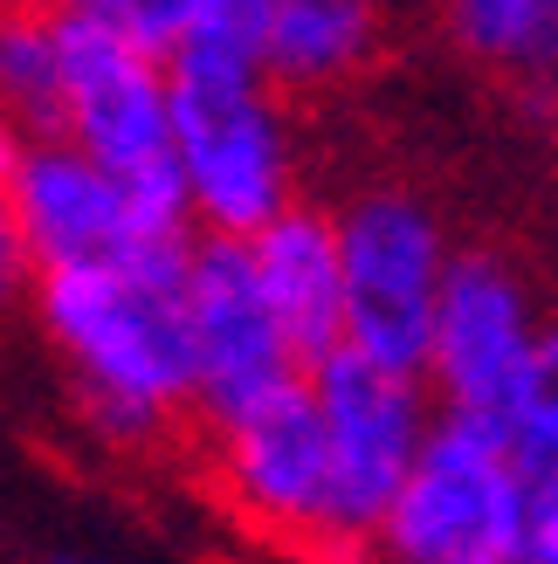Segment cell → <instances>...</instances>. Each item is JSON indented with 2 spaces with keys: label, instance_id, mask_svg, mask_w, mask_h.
I'll use <instances>...</instances> for the list:
<instances>
[{
  "label": "cell",
  "instance_id": "cell-1",
  "mask_svg": "<svg viewBox=\"0 0 558 564\" xmlns=\"http://www.w3.org/2000/svg\"><path fill=\"white\" fill-rule=\"evenodd\" d=\"M193 256V248H186ZM186 256L42 269L28 317L76 386V406L104 447H152L193 420V317Z\"/></svg>",
  "mask_w": 558,
  "mask_h": 564
},
{
  "label": "cell",
  "instance_id": "cell-2",
  "mask_svg": "<svg viewBox=\"0 0 558 564\" xmlns=\"http://www.w3.org/2000/svg\"><path fill=\"white\" fill-rule=\"evenodd\" d=\"M14 220L28 235L35 275L186 256L193 235H201L180 173H118L63 131H21Z\"/></svg>",
  "mask_w": 558,
  "mask_h": 564
},
{
  "label": "cell",
  "instance_id": "cell-3",
  "mask_svg": "<svg viewBox=\"0 0 558 564\" xmlns=\"http://www.w3.org/2000/svg\"><path fill=\"white\" fill-rule=\"evenodd\" d=\"M173 159L201 235H256L297 200L290 97L262 69L173 55Z\"/></svg>",
  "mask_w": 558,
  "mask_h": 564
},
{
  "label": "cell",
  "instance_id": "cell-4",
  "mask_svg": "<svg viewBox=\"0 0 558 564\" xmlns=\"http://www.w3.org/2000/svg\"><path fill=\"white\" fill-rule=\"evenodd\" d=\"M532 538V489L496 420L434 413L394 510L379 517L373 564H524Z\"/></svg>",
  "mask_w": 558,
  "mask_h": 564
},
{
  "label": "cell",
  "instance_id": "cell-5",
  "mask_svg": "<svg viewBox=\"0 0 558 564\" xmlns=\"http://www.w3.org/2000/svg\"><path fill=\"white\" fill-rule=\"evenodd\" d=\"M345 248V345L400 372H428L434 310L455 248L434 207L407 186H366L339 207Z\"/></svg>",
  "mask_w": 558,
  "mask_h": 564
},
{
  "label": "cell",
  "instance_id": "cell-6",
  "mask_svg": "<svg viewBox=\"0 0 558 564\" xmlns=\"http://www.w3.org/2000/svg\"><path fill=\"white\" fill-rule=\"evenodd\" d=\"M311 392L331 434V475H339V551L358 557L373 544L379 517L394 510L441 400L428 372H400V365H379L352 345L311 365Z\"/></svg>",
  "mask_w": 558,
  "mask_h": 564
},
{
  "label": "cell",
  "instance_id": "cell-7",
  "mask_svg": "<svg viewBox=\"0 0 558 564\" xmlns=\"http://www.w3.org/2000/svg\"><path fill=\"white\" fill-rule=\"evenodd\" d=\"M186 317H193V420L201 427H228L235 413L262 406L269 392L311 372L297 337L276 317L242 235H193Z\"/></svg>",
  "mask_w": 558,
  "mask_h": 564
},
{
  "label": "cell",
  "instance_id": "cell-8",
  "mask_svg": "<svg viewBox=\"0 0 558 564\" xmlns=\"http://www.w3.org/2000/svg\"><path fill=\"white\" fill-rule=\"evenodd\" d=\"M207 441H214L221 489L256 530L339 551V475H331V434L311 372L269 392L262 406L235 413L228 427H207Z\"/></svg>",
  "mask_w": 558,
  "mask_h": 564
},
{
  "label": "cell",
  "instance_id": "cell-9",
  "mask_svg": "<svg viewBox=\"0 0 558 564\" xmlns=\"http://www.w3.org/2000/svg\"><path fill=\"white\" fill-rule=\"evenodd\" d=\"M63 42V110L55 131L118 173H180L173 159V55L118 35L90 14L55 8Z\"/></svg>",
  "mask_w": 558,
  "mask_h": 564
},
{
  "label": "cell",
  "instance_id": "cell-10",
  "mask_svg": "<svg viewBox=\"0 0 558 564\" xmlns=\"http://www.w3.org/2000/svg\"><path fill=\"white\" fill-rule=\"evenodd\" d=\"M538 330H545L538 296L504 248H455L434 310V345H428L434 400L449 413L504 420Z\"/></svg>",
  "mask_w": 558,
  "mask_h": 564
},
{
  "label": "cell",
  "instance_id": "cell-11",
  "mask_svg": "<svg viewBox=\"0 0 558 564\" xmlns=\"http://www.w3.org/2000/svg\"><path fill=\"white\" fill-rule=\"evenodd\" d=\"M256 275L276 303L283 330L297 337L303 365H318L324 351L345 345V248H339V214H324L311 200H290L269 228L248 235Z\"/></svg>",
  "mask_w": 558,
  "mask_h": 564
},
{
  "label": "cell",
  "instance_id": "cell-12",
  "mask_svg": "<svg viewBox=\"0 0 558 564\" xmlns=\"http://www.w3.org/2000/svg\"><path fill=\"white\" fill-rule=\"evenodd\" d=\"M386 48V0H276L262 76L283 97H331Z\"/></svg>",
  "mask_w": 558,
  "mask_h": 564
},
{
  "label": "cell",
  "instance_id": "cell-13",
  "mask_svg": "<svg viewBox=\"0 0 558 564\" xmlns=\"http://www.w3.org/2000/svg\"><path fill=\"white\" fill-rule=\"evenodd\" d=\"M434 21L462 63L496 76L524 110H558V0H434Z\"/></svg>",
  "mask_w": 558,
  "mask_h": 564
},
{
  "label": "cell",
  "instance_id": "cell-14",
  "mask_svg": "<svg viewBox=\"0 0 558 564\" xmlns=\"http://www.w3.org/2000/svg\"><path fill=\"white\" fill-rule=\"evenodd\" d=\"M63 110V42L49 0H0V118L14 131H55Z\"/></svg>",
  "mask_w": 558,
  "mask_h": 564
},
{
  "label": "cell",
  "instance_id": "cell-15",
  "mask_svg": "<svg viewBox=\"0 0 558 564\" xmlns=\"http://www.w3.org/2000/svg\"><path fill=\"white\" fill-rule=\"evenodd\" d=\"M496 427H504L524 475H558V317H545L532 358H524V379H517Z\"/></svg>",
  "mask_w": 558,
  "mask_h": 564
},
{
  "label": "cell",
  "instance_id": "cell-16",
  "mask_svg": "<svg viewBox=\"0 0 558 564\" xmlns=\"http://www.w3.org/2000/svg\"><path fill=\"white\" fill-rule=\"evenodd\" d=\"M269 21H276V0H201L186 42L173 55H193V63H242V69H262V48H269Z\"/></svg>",
  "mask_w": 558,
  "mask_h": 564
},
{
  "label": "cell",
  "instance_id": "cell-17",
  "mask_svg": "<svg viewBox=\"0 0 558 564\" xmlns=\"http://www.w3.org/2000/svg\"><path fill=\"white\" fill-rule=\"evenodd\" d=\"M49 8L90 14V21H104V28H118V35H131V42L173 55V48L186 42L193 14H201V0H49Z\"/></svg>",
  "mask_w": 558,
  "mask_h": 564
},
{
  "label": "cell",
  "instance_id": "cell-18",
  "mask_svg": "<svg viewBox=\"0 0 558 564\" xmlns=\"http://www.w3.org/2000/svg\"><path fill=\"white\" fill-rule=\"evenodd\" d=\"M14 145L21 131L0 118V317L35 296V256H28V235L14 220Z\"/></svg>",
  "mask_w": 558,
  "mask_h": 564
},
{
  "label": "cell",
  "instance_id": "cell-19",
  "mask_svg": "<svg viewBox=\"0 0 558 564\" xmlns=\"http://www.w3.org/2000/svg\"><path fill=\"white\" fill-rule=\"evenodd\" d=\"M532 489V538H524V564H558V475H524Z\"/></svg>",
  "mask_w": 558,
  "mask_h": 564
},
{
  "label": "cell",
  "instance_id": "cell-20",
  "mask_svg": "<svg viewBox=\"0 0 558 564\" xmlns=\"http://www.w3.org/2000/svg\"><path fill=\"white\" fill-rule=\"evenodd\" d=\"M55 564H104V557H55Z\"/></svg>",
  "mask_w": 558,
  "mask_h": 564
}]
</instances>
